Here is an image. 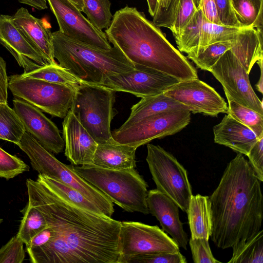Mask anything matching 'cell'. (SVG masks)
I'll list each match as a JSON object with an SVG mask.
<instances>
[{"instance_id":"obj_25","label":"cell","mask_w":263,"mask_h":263,"mask_svg":"<svg viewBox=\"0 0 263 263\" xmlns=\"http://www.w3.org/2000/svg\"><path fill=\"white\" fill-rule=\"evenodd\" d=\"M235 40L198 47L187 53L186 58L191 60L199 68L210 71L224 53L232 48Z\"/></svg>"},{"instance_id":"obj_2","label":"cell","mask_w":263,"mask_h":263,"mask_svg":"<svg viewBox=\"0 0 263 263\" xmlns=\"http://www.w3.org/2000/svg\"><path fill=\"white\" fill-rule=\"evenodd\" d=\"M260 183L243 154L238 153L228 164L217 187L209 196L211 237L217 248H234L261 230Z\"/></svg>"},{"instance_id":"obj_10","label":"cell","mask_w":263,"mask_h":263,"mask_svg":"<svg viewBox=\"0 0 263 263\" xmlns=\"http://www.w3.org/2000/svg\"><path fill=\"white\" fill-rule=\"evenodd\" d=\"M191 111L175 110L153 115L124 129H115L112 137L117 142L139 147L155 139L174 135L190 122Z\"/></svg>"},{"instance_id":"obj_19","label":"cell","mask_w":263,"mask_h":263,"mask_svg":"<svg viewBox=\"0 0 263 263\" xmlns=\"http://www.w3.org/2000/svg\"><path fill=\"white\" fill-rule=\"evenodd\" d=\"M146 202L149 213L159 221L162 230L171 235L179 247L186 250L189 238L179 218L178 205L157 189L148 191Z\"/></svg>"},{"instance_id":"obj_45","label":"cell","mask_w":263,"mask_h":263,"mask_svg":"<svg viewBox=\"0 0 263 263\" xmlns=\"http://www.w3.org/2000/svg\"><path fill=\"white\" fill-rule=\"evenodd\" d=\"M8 84L6 62L0 56V103H7Z\"/></svg>"},{"instance_id":"obj_8","label":"cell","mask_w":263,"mask_h":263,"mask_svg":"<svg viewBox=\"0 0 263 263\" xmlns=\"http://www.w3.org/2000/svg\"><path fill=\"white\" fill-rule=\"evenodd\" d=\"M8 87L15 97L62 119L70 110L77 89L42 80L22 77L20 74L8 77Z\"/></svg>"},{"instance_id":"obj_26","label":"cell","mask_w":263,"mask_h":263,"mask_svg":"<svg viewBox=\"0 0 263 263\" xmlns=\"http://www.w3.org/2000/svg\"><path fill=\"white\" fill-rule=\"evenodd\" d=\"M236 17L241 28H263V0H231Z\"/></svg>"},{"instance_id":"obj_32","label":"cell","mask_w":263,"mask_h":263,"mask_svg":"<svg viewBox=\"0 0 263 263\" xmlns=\"http://www.w3.org/2000/svg\"><path fill=\"white\" fill-rule=\"evenodd\" d=\"M241 29L211 22L204 15L201 24L197 47L218 42L234 40Z\"/></svg>"},{"instance_id":"obj_42","label":"cell","mask_w":263,"mask_h":263,"mask_svg":"<svg viewBox=\"0 0 263 263\" xmlns=\"http://www.w3.org/2000/svg\"><path fill=\"white\" fill-rule=\"evenodd\" d=\"M249 163L257 178L263 181V137L258 139L247 156Z\"/></svg>"},{"instance_id":"obj_14","label":"cell","mask_w":263,"mask_h":263,"mask_svg":"<svg viewBox=\"0 0 263 263\" xmlns=\"http://www.w3.org/2000/svg\"><path fill=\"white\" fill-rule=\"evenodd\" d=\"M64 35L103 49L111 48L107 36L91 24L69 0H47Z\"/></svg>"},{"instance_id":"obj_27","label":"cell","mask_w":263,"mask_h":263,"mask_svg":"<svg viewBox=\"0 0 263 263\" xmlns=\"http://www.w3.org/2000/svg\"><path fill=\"white\" fill-rule=\"evenodd\" d=\"M25 132L24 124L15 110L7 103H0V140L18 146Z\"/></svg>"},{"instance_id":"obj_48","label":"cell","mask_w":263,"mask_h":263,"mask_svg":"<svg viewBox=\"0 0 263 263\" xmlns=\"http://www.w3.org/2000/svg\"><path fill=\"white\" fill-rule=\"evenodd\" d=\"M146 1L148 5V12L150 15L153 17L156 10L157 0H146Z\"/></svg>"},{"instance_id":"obj_17","label":"cell","mask_w":263,"mask_h":263,"mask_svg":"<svg viewBox=\"0 0 263 263\" xmlns=\"http://www.w3.org/2000/svg\"><path fill=\"white\" fill-rule=\"evenodd\" d=\"M65 156L73 165L92 164L98 145L70 110L62 123Z\"/></svg>"},{"instance_id":"obj_23","label":"cell","mask_w":263,"mask_h":263,"mask_svg":"<svg viewBox=\"0 0 263 263\" xmlns=\"http://www.w3.org/2000/svg\"><path fill=\"white\" fill-rule=\"evenodd\" d=\"M175 110H189V108L165 96L163 92L141 98L138 103L133 105L128 118L119 129H124L153 115Z\"/></svg>"},{"instance_id":"obj_46","label":"cell","mask_w":263,"mask_h":263,"mask_svg":"<svg viewBox=\"0 0 263 263\" xmlns=\"http://www.w3.org/2000/svg\"><path fill=\"white\" fill-rule=\"evenodd\" d=\"M19 2L33 7L37 10L47 8V0H18Z\"/></svg>"},{"instance_id":"obj_7","label":"cell","mask_w":263,"mask_h":263,"mask_svg":"<svg viewBox=\"0 0 263 263\" xmlns=\"http://www.w3.org/2000/svg\"><path fill=\"white\" fill-rule=\"evenodd\" d=\"M115 102V91L101 86L81 83L76 90L70 110L98 144L112 138Z\"/></svg>"},{"instance_id":"obj_30","label":"cell","mask_w":263,"mask_h":263,"mask_svg":"<svg viewBox=\"0 0 263 263\" xmlns=\"http://www.w3.org/2000/svg\"><path fill=\"white\" fill-rule=\"evenodd\" d=\"M21 212L23 218L16 235L27 245L46 227L47 223L42 213L28 202Z\"/></svg>"},{"instance_id":"obj_15","label":"cell","mask_w":263,"mask_h":263,"mask_svg":"<svg viewBox=\"0 0 263 263\" xmlns=\"http://www.w3.org/2000/svg\"><path fill=\"white\" fill-rule=\"evenodd\" d=\"M163 93L186 106L194 114L216 117L228 112L224 99L214 88L198 78L180 81Z\"/></svg>"},{"instance_id":"obj_36","label":"cell","mask_w":263,"mask_h":263,"mask_svg":"<svg viewBox=\"0 0 263 263\" xmlns=\"http://www.w3.org/2000/svg\"><path fill=\"white\" fill-rule=\"evenodd\" d=\"M29 171V166L16 156L0 147V178L7 180Z\"/></svg>"},{"instance_id":"obj_1","label":"cell","mask_w":263,"mask_h":263,"mask_svg":"<svg viewBox=\"0 0 263 263\" xmlns=\"http://www.w3.org/2000/svg\"><path fill=\"white\" fill-rule=\"evenodd\" d=\"M28 202L44 216L51 238L27 250L33 263H119L121 221L80 207L42 182L26 181Z\"/></svg>"},{"instance_id":"obj_43","label":"cell","mask_w":263,"mask_h":263,"mask_svg":"<svg viewBox=\"0 0 263 263\" xmlns=\"http://www.w3.org/2000/svg\"><path fill=\"white\" fill-rule=\"evenodd\" d=\"M214 1L220 23L224 26L241 28L233 11L231 0Z\"/></svg>"},{"instance_id":"obj_41","label":"cell","mask_w":263,"mask_h":263,"mask_svg":"<svg viewBox=\"0 0 263 263\" xmlns=\"http://www.w3.org/2000/svg\"><path fill=\"white\" fill-rule=\"evenodd\" d=\"M180 0H167L164 10L161 16L154 22L158 27H166L171 29L174 22L177 8ZM198 9L199 8L201 0H193Z\"/></svg>"},{"instance_id":"obj_31","label":"cell","mask_w":263,"mask_h":263,"mask_svg":"<svg viewBox=\"0 0 263 263\" xmlns=\"http://www.w3.org/2000/svg\"><path fill=\"white\" fill-rule=\"evenodd\" d=\"M37 180L46 185L60 196L69 200L74 204L104 215L101 210L95 203L75 189L55 179L40 174Z\"/></svg>"},{"instance_id":"obj_28","label":"cell","mask_w":263,"mask_h":263,"mask_svg":"<svg viewBox=\"0 0 263 263\" xmlns=\"http://www.w3.org/2000/svg\"><path fill=\"white\" fill-rule=\"evenodd\" d=\"M22 77L42 80L49 82L70 86L77 88L81 82L68 69L55 65H40L36 68L20 74Z\"/></svg>"},{"instance_id":"obj_20","label":"cell","mask_w":263,"mask_h":263,"mask_svg":"<svg viewBox=\"0 0 263 263\" xmlns=\"http://www.w3.org/2000/svg\"><path fill=\"white\" fill-rule=\"evenodd\" d=\"M12 16L18 29L47 65L58 64L53 55L50 24L46 21L34 17L24 7L18 9Z\"/></svg>"},{"instance_id":"obj_50","label":"cell","mask_w":263,"mask_h":263,"mask_svg":"<svg viewBox=\"0 0 263 263\" xmlns=\"http://www.w3.org/2000/svg\"><path fill=\"white\" fill-rule=\"evenodd\" d=\"M3 221V219L2 218H0V224L2 223V222Z\"/></svg>"},{"instance_id":"obj_35","label":"cell","mask_w":263,"mask_h":263,"mask_svg":"<svg viewBox=\"0 0 263 263\" xmlns=\"http://www.w3.org/2000/svg\"><path fill=\"white\" fill-rule=\"evenodd\" d=\"M204 14L199 8L193 18L175 40L180 52L186 54L198 46L201 24Z\"/></svg>"},{"instance_id":"obj_24","label":"cell","mask_w":263,"mask_h":263,"mask_svg":"<svg viewBox=\"0 0 263 263\" xmlns=\"http://www.w3.org/2000/svg\"><path fill=\"white\" fill-rule=\"evenodd\" d=\"M192 238L209 240L212 232L211 203L209 196L192 195L186 212Z\"/></svg>"},{"instance_id":"obj_4","label":"cell","mask_w":263,"mask_h":263,"mask_svg":"<svg viewBox=\"0 0 263 263\" xmlns=\"http://www.w3.org/2000/svg\"><path fill=\"white\" fill-rule=\"evenodd\" d=\"M53 55L58 64L81 83L98 85L107 77L135 68L116 46L96 48L68 37L59 30L52 32Z\"/></svg>"},{"instance_id":"obj_37","label":"cell","mask_w":263,"mask_h":263,"mask_svg":"<svg viewBox=\"0 0 263 263\" xmlns=\"http://www.w3.org/2000/svg\"><path fill=\"white\" fill-rule=\"evenodd\" d=\"M197 10L193 0L180 1L174 22L170 29L174 38L180 34Z\"/></svg>"},{"instance_id":"obj_21","label":"cell","mask_w":263,"mask_h":263,"mask_svg":"<svg viewBox=\"0 0 263 263\" xmlns=\"http://www.w3.org/2000/svg\"><path fill=\"white\" fill-rule=\"evenodd\" d=\"M213 130L215 143L246 156L259 139L251 129L228 114L213 127Z\"/></svg>"},{"instance_id":"obj_40","label":"cell","mask_w":263,"mask_h":263,"mask_svg":"<svg viewBox=\"0 0 263 263\" xmlns=\"http://www.w3.org/2000/svg\"><path fill=\"white\" fill-rule=\"evenodd\" d=\"M195 263H220L213 256L209 242L204 238H191L189 240Z\"/></svg>"},{"instance_id":"obj_29","label":"cell","mask_w":263,"mask_h":263,"mask_svg":"<svg viewBox=\"0 0 263 263\" xmlns=\"http://www.w3.org/2000/svg\"><path fill=\"white\" fill-rule=\"evenodd\" d=\"M232 249V256L228 263H262L263 231L260 230Z\"/></svg>"},{"instance_id":"obj_12","label":"cell","mask_w":263,"mask_h":263,"mask_svg":"<svg viewBox=\"0 0 263 263\" xmlns=\"http://www.w3.org/2000/svg\"><path fill=\"white\" fill-rule=\"evenodd\" d=\"M210 72L222 85L228 100L263 115L262 101L254 91L249 73L230 49L224 53Z\"/></svg>"},{"instance_id":"obj_22","label":"cell","mask_w":263,"mask_h":263,"mask_svg":"<svg viewBox=\"0 0 263 263\" xmlns=\"http://www.w3.org/2000/svg\"><path fill=\"white\" fill-rule=\"evenodd\" d=\"M137 147L120 144L113 138L98 144L94 153L92 164L109 170L135 168V153Z\"/></svg>"},{"instance_id":"obj_9","label":"cell","mask_w":263,"mask_h":263,"mask_svg":"<svg viewBox=\"0 0 263 263\" xmlns=\"http://www.w3.org/2000/svg\"><path fill=\"white\" fill-rule=\"evenodd\" d=\"M147 151L146 161L157 189L186 213L193 194L186 169L159 145L148 144Z\"/></svg>"},{"instance_id":"obj_39","label":"cell","mask_w":263,"mask_h":263,"mask_svg":"<svg viewBox=\"0 0 263 263\" xmlns=\"http://www.w3.org/2000/svg\"><path fill=\"white\" fill-rule=\"evenodd\" d=\"M24 242L17 235L0 249V263H21L25 257Z\"/></svg>"},{"instance_id":"obj_13","label":"cell","mask_w":263,"mask_h":263,"mask_svg":"<svg viewBox=\"0 0 263 263\" xmlns=\"http://www.w3.org/2000/svg\"><path fill=\"white\" fill-rule=\"evenodd\" d=\"M130 71L111 74L98 85L143 98L164 92L178 83V79L146 66L134 65Z\"/></svg>"},{"instance_id":"obj_47","label":"cell","mask_w":263,"mask_h":263,"mask_svg":"<svg viewBox=\"0 0 263 263\" xmlns=\"http://www.w3.org/2000/svg\"><path fill=\"white\" fill-rule=\"evenodd\" d=\"M263 60L257 61L256 63L258 65L260 70V76L258 81L256 83L255 87L256 89L260 93H263Z\"/></svg>"},{"instance_id":"obj_33","label":"cell","mask_w":263,"mask_h":263,"mask_svg":"<svg viewBox=\"0 0 263 263\" xmlns=\"http://www.w3.org/2000/svg\"><path fill=\"white\" fill-rule=\"evenodd\" d=\"M84 12L89 22L100 30L107 29L113 17L109 0H83Z\"/></svg>"},{"instance_id":"obj_18","label":"cell","mask_w":263,"mask_h":263,"mask_svg":"<svg viewBox=\"0 0 263 263\" xmlns=\"http://www.w3.org/2000/svg\"><path fill=\"white\" fill-rule=\"evenodd\" d=\"M0 43L14 57L18 65L29 72L47 63L28 42L14 23L12 16L0 14Z\"/></svg>"},{"instance_id":"obj_3","label":"cell","mask_w":263,"mask_h":263,"mask_svg":"<svg viewBox=\"0 0 263 263\" xmlns=\"http://www.w3.org/2000/svg\"><path fill=\"white\" fill-rule=\"evenodd\" d=\"M108 40L134 65L157 70L179 81L197 79L196 68L144 13L128 5L117 10L105 30Z\"/></svg>"},{"instance_id":"obj_38","label":"cell","mask_w":263,"mask_h":263,"mask_svg":"<svg viewBox=\"0 0 263 263\" xmlns=\"http://www.w3.org/2000/svg\"><path fill=\"white\" fill-rule=\"evenodd\" d=\"M180 251L175 253H151L138 254L130 258L126 263H186Z\"/></svg>"},{"instance_id":"obj_16","label":"cell","mask_w":263,"mask_h":263,"mask_svg":"<svg viewBox=\"0 0 263 263\" xmlns=\"http://www.w3.org/2000/svg\"><path fill=\"white\" fill-rule=\"evenodd\" d=\"M13 109L22 121L26 132L46 149L56 154L63 152L64 141L57 125L37 107L21 99L13 100Z\"/></svg>"},{"instance_id":"obj_11","label":"cell","mask_w":263,"mask_h":263,"mask_svg":"<svg viewBox=\"0 0 263 263\" xmlns=\"http://www.w3.org/2000/svg\"><path fill=\"white\" fill-rule=\"evenodd\" d=\"M119 263H126L133 256L151 253H175L179 247L157 226L139 222H121Z\"/></svg>"},{"instance_id":"obj_6","label":"cell","mask_w":263,"mask_h":263,"mask_svg":"<svg viewBox=\"0 0 263 263\" xmlns=\"http://www.w3.org/2000/svg\"><path fill=\"white\" fill-rule=\"evenodd\" d=\"M18 146L28 156L32 168L40 174L55 179L79 192L95 203L104 216L111 217L113 202L96 187L58 160L30 134L25 132Z\"/></svg>"},{"instance_id":"obj_5","label":"cell","mask_w":263,"mask_h":263,"mask_svg":"<svg viewBox=\"0 0 263 263\" xmlns=\"http://www.w3.org/2000/svg\"><path fill=\"white\" fill-rule=\"evenodd\" d=\"M70 166L77 174L124 210L149 214L146 202L148 185L135 168L109 170L93 164Z\"/></svg>"},{"instance_id":"obj_34","label":"cell","mask_w":263,"mask_h":263,"mask_svg":"<svg viewBox=\"0 0 263 263\" xmlns=\"http://www.w3.org/2000/svg\"><path fill=\"white\" fill-rule=\"evenodd\" d=\"M228 101L227 114L251 129L258 138L263 137V115L233 101Z\"/></svg>"},{"instance_id":"obj_49","label":"cell","mask_w":263,"mask_h":263,"mask_svg":"<svg viewBox=\"0 0 263 263\" xmlns=\"http://www.w3.org/2000/svg\"><path fill=\"white\" fill-rule=\"evenodd\" d=\"M79 10L83 12L84 5L83 0H69Z\"/></svg>"},{"instance_id":"obj_44","label":"cell","mask_w":263,"mask_h":263,"mask_svg":"<svg viewBox=\"0 0 263 263\" xmlns=\"http://www.w3.org/2000/svg\"><path fill=\"white\" fill-rule=\"evenodd\" d=\"M199 8L202 10L204 16L209 21L217 24H221L218 17L214 0H201Z\"/></svg>"}]
</instances>
